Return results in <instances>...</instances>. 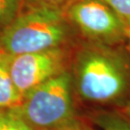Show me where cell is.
<instances>
[{
	"label": "cell",
	"mask_w": 130,
	"mask_h": 130,
	"mask_svg": "<svg viewBox=\"0 0 130 130\" xmlns=\"http://www.w3.org/2000/svg\"><path fill=\"white\" fill-rule=\"evenodd\" d=\"M0 130H39L20 117L15 109H0Z\"/></svg>",
	"instance_id": "9c48e42d"
},
{
	"label": "cell",
	"mask_w": 130,
	"mask_h": 130,
	"mask_svg": "<svg viewBox=\"0 0 130 130\" xmlns=\"http://www.w3.org/2000/svg\"><path fill=\"white\" fill-rule=\"evenodd\" d=\"M100 130H130V119L116 112H99L92 117Z\"/></svg>",
	"instance_id": "52a82bcc"
},
{
	"label": "cell",
	"mask_w": 130,
	"mask_h": 130,
	"mask_svg": "<svg viewBox=\"0 0 130 130\" xmlns=\"http://www.w3.org/2000/svg\"><path fill=\"white\" fill-rule=\"evenodd\" d=\"M127 114H128L129 119H130V102H129V104H128V106H127Z\"/></svg>",
	"instance_id": "5bb4252c"
},
{
	"label": "cell",
	"mask_w": 130,
	"mask_h": 130,
	"mask_svg": "<svg viewBox=\"0 0 130 130\" xmlns=\"http://www.w3.org/2000/svg\"><path fill=\"white\" fill-rule=\"evenodd\" d=\"M106 3L126 25L130 23V0H102Z\"/></svg>",
	"instance_id": "30bf717a"
},
{
	"label": "cell",
	"mask_w": 130,
	"mask_h": 130,
	"mask_svg": "<svg viewBox=\"0 0 130 130\" xmlns=\"http://www.w3.org/2000/svg\"><path fill=\"white\" fill-rule=\"evenodd\" d=\"M70 63L73 90L85 102L116 103L129 91L130 61L113 46L85 42Z\"/></svg>",
	"instance_id": "6da1fadb"
},
{
	"label": "cell",
	"mask_w": 130,
	"mask_h": 130,
	"mask_svg": "<svg viewBox=\"0 0 130 130\" xmlns=\"http://www.w3.org/2000/svg\"><path fill=\"white\" fill-rule=\"evenodd\" d=\"M74 0H25L23 8L29 7H53L64 9Z\"/></svg>",
	"instance_id": "8fae6325"
},
{
	"label": "cell",
	"mask_w": 130,
	"mask_h": 130,
	"mask_svg": "<svg viewBox=\"0 0 130 130\" xmlns=\"http://www.w3.org/2000/svg\"><path fill=\"white\" fill-rule=\"evenodd\" d=\"M64 10L70 25L88 42L114 46L127 38L125 22L102 0H74Z\"/></svg>",
	"instance_id": "277c9868"
},
{
	"label": "cell",
	"mask_w": 130,
	"mask_h": 130,
	"mask_svg": "<svg viewBox=\"0 0 130 130\" xmlns=\"http://www.w3.org/2000/svg\"><path fill=\"white\" fill-rule=\"evenodd\" d=\"M65 130H93V129H91L90 127L86 126L83 122L81 121L77 125L73 126V127H70V128H68V129H65Z\"/></svg>",
	"instance_id": "7c38bea8"
},
{
	"label": "cell",
	"mask_w": 130,
	"mask_h": 130,
	"mask_svg": "<svg viewBox=\"0 0 130 130\" xmlns=\"http://www.w3.org/2000/svg\"><path fill=\"white\" fill-rule=\"evenodd\" d=\"M127 38H128V40L130 42V23L127 25Z\"/></svg>",
	"instance_id": "4fadbf2b"
},
{
	"label": "cell",
	"mask_w": 130,
	"mask_h": 130,
	"mask_svg": "<svg viewBox=\"0 0 130 130\" xmlns=\"http://www.w3.org/2000/svg\"><path fill=\"white\" fill-rule=\"evenodd\" d=\"M70 61L67 46L10 56V72L23 98L33 89L69 70Z\"/></svg>",
	"instance_id": "5b68a950"
},
{
	"label": "cell",
	"mask_w": 130,
	"mask_h": 130,
	"mask_svg": "<svg viewBox=\"0 0 130 130\" xmlns=\"http://www.w3.org/2000/svg\"><path fill=\"white\" fill-rule=\"evenodd\" d=\"M25 0H0V33L14 20L24 7Z\"/></svg>",
	"instance_id": "ba28073f"
},
{
	"label": "cell",
	"mask_w": 130,
	"mask_h": 130,
	"mask_svg": "<svg viewBox=\"0 0 130 130\" xmlns=\"http://www.w3.org/2000/svg\"><path fill=\"white\" fill-rule=\"evenodd\" d=\"M9 61V55L0 52V109H14L22 101L12 79Z\"/></svg>",
	"instance_id": "8992f818"
},
{
	"label": "cell",
	"mask_w": 130,
	"mask_h": 130,
	"mask_svg": "<svg viewBox=\"0 0 130 130\" xmlns=\"http://www.w3.org/2000/svg\"><path fill=\"white\" fill-rule=\"evenodd\" d=\"M73 91L69 70L30 91L14 109L36 129H68L81 122L75 110Z\"/></svg>",
	"instance_id": "3957f363"
},
{
	"label": "cell",
	"mask_w": 130,
	"mask_h": 130,
	"mask_svg": "<svg viewBox=\"0 0 130 130\" xmlns=\"http://www.w3.org/2000/svg\"><path fill=\"white\" fill-rule=\"evenodd\" d=\"M72 28L62 8H23L0 33V52L14 56L65 47L72 37Z\"/></svg>",
	"instance_id": "7a4b0ae2"
}]
</instances>
